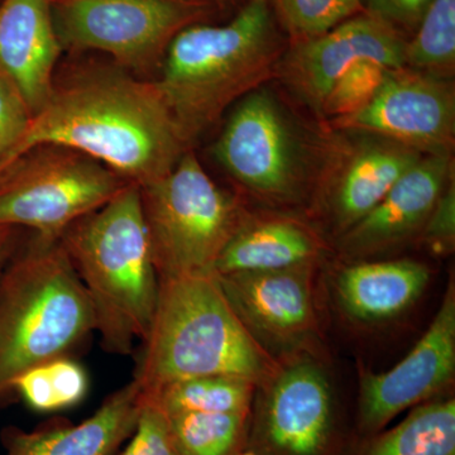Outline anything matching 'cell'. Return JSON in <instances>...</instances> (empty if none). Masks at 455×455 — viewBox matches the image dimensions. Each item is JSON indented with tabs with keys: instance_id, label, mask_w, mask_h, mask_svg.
<instances>
[{
	"instance_id": "cell-1",
	"label": "cell",
	"mask_w": 455,
	"mask_h": 455,
	"mask_svg": "<svg viewBox=\"0 0 455 455\" xmlns=\"http://www.w3.org/2000/svg\"><path fill=\"white\" fill-rule=\"evenodd\" d=\"M41 145L82 152L140 187L166 176L188 151L157 83L109 68L55 83L25 137L0 161V173Z\"/></svg>"
},
{
	"instance_id": "cell-2",
	"label": "cell",
	"mask_w": 455,
	"mask_h": 455,
	"mask_svg": "<svg viewBox=\"0 0 455 455\" xmlns=\"http://www.w3.org/2000/svg\"><path fill=\"white\" fill-rule=\"evenodd\" d=\"M284 41L268 0H245L223 26H188L171 41L156 80L188 146L228 108L276 76Z\"/></svg>"
},
{
	"instance_id": "cell-3",
	"label": "cell",
	"mask_w": 455,
	"mask_h": 455,
	"mask_svg": "<svg viewBox=\"0 0 455 455\" xmlns=\"http://www.w3.org/2000/svg\"><path fill=\"white\" fill-rule=\"evenodd\" d=\"M60 242L88 292L104 349L131 355L134 340L148 335L160 289L140 185L128 182Z\"/></svg>"
},
{
	"instance_id": "cell-4",
	"label": "cell",
	"mask_w": 455,
	"mask_h": 455,
	"mask_svg": "<svg viewBox=\"0 0 455 455\" xmlns=\"http://www.w3.org/2000/svg\"><path fill=\"white\" fill-rule=\"evenodd\" d=\"M136 379L142 394L204 376L253 381L263 361L215 275L161 278Z\"/></svg>"
},
{
	"instance_id": "cell-5",
	"label": "cell",
	"mask_w": 455,
	"mask_h": 455,
	"mask_svg": "<svg viewBox=\"0 0 455 455\" xmlns=\"http://www.w3.org/2000/svg\"><path fill=\"white\" fill-rule=\"evenodd\" d=\"M92 331V301L60 238L36 235L0 271V398L18 376L66 357Z\"/></svg>"
},
{
	"instance_id": "cell-6",
	"label": "cell",
	"mask_w": 455,
	"mask_h": 455,
	"mask_svg": "<svg viewBox=\"0 0 455 455\" xmlns=\"http://www.w3.org/2000/svg\"><path fill=\"white\" fill-rule=\"evenodd\" d=\"M140 188L158 280L214 275L220 253L245 221L235 197L212 182L190 151L166 176Z\"/></svg>"
},
{
	"instance_id": "cell-7",
	"label": "cell",
	"mask_w": 455,
	"mask_h": 455,
	"mask_svg": "<svg viewBox=\"0 0 455 455\" xmlns=\"http://www.w3.org/2000/svg\"><path fill=\"white\" fill-rule=\"evenodd\" d=\"M128 182L94 158L56 145L33 147L0 173V227L59 239Z\"/></svg>"
},
{
	"instance_id": "cell-8",
	"label": "cell",
	"mask_w": 455,
	"mask_h": 455,
	"mask_svg": "<svg viewBox=\"0 0 455 455\" xmlns=\"http://www.w3.org/2000/svg\"><path fill=\"white\" fill-rule=\"evenodd\" d=\"M61 44L106 52L124 68L163 64L171 41L208 16V0H51Z\"/></svg>"
},
{
	"instance_id": "cell-9",
	"label": "cell",
	"mask_w": 455,
	"mask_h": 455,
	"mask_svg": "<svg viewBox=\"0 0 455 455\" xmlns=\"http://www.w3.org/2000/svg\"><path fill=\"white\" fill-rule=\"evenodd\" d=\"M309 148L283 104L265 86L236 103L214 147L218 163L245 188L276 202L300 196Z\"/></svg>"
},
{
	"instance_id": "cell-10",
	"label": "cell",
	"mask_w": 455,
	"mask_h": 455,
	"mask_svg": "<svg viewBox=\"0 0 455 455\" xmlns=\"http://www.w3.org/2000/svg\"><path fill=\"white\" fill-rule=\"evenodd\" d=\"M331 124L337 131L376 134L421 155H453L454 84L406 66L390 68L364 109Z\"/></svg>"
},
{
	"instance_id": "cell-11",
	"label": "cell",
	"mask_w": 455,
	"mask_h": 455,
	"mask_svg": "<svg viewBox=\"0 0 455 455\" xmlns=\"http://www.w3.org/2000/svg\"><path fill=\"white\" fill-rule=\"evenodd\" d=\"M406 38L370 14L361 13L309 40L290 42L276 76L302 104L322 112L331 86L362 60L405 68Z\"/></svg>"
},
{
	"instance_id": "cell-12",
	"label": "cell",
	"mask_w": 455,
	"mask_h": 455,
	"mask_svg": "<svg viewBox=\"0 0 455 455\" xmlns=\"http://www.w3.org/2000/svg\"><path fill=\"white\" fill-rule=\"evenodd\" d=\"M334 406L324 373L309 362L287 368L271 387L251 449L259 455H333Z\"/></svg>"
},
{
	"instance_id": "cell-13",
	"label": "cell",
	"mask_w": 455,
	"mask_h": 455,
	"mask_svg": "<svg viewBox=\"0 0 455 455\" xmlns=\"http://www.w3.org/2000/svg\"><path fill=\"white\" fill-rule=\"evenodd\" d=\"M455 368V299L447 293L442 307L415 348L385 373L367 374L362 383L361 424L377 433L403 410L436 394Z\"/></svg>"
},
{
	"instance_id": "cell-14",
	"label": "cell",
	"mask_w": 455,
	"mask_h": 455,
	"mask_svg": "<svg viewBox=\"0 0 455 455\" xmlns=\"http://www.w3.org/2000/svg\"><path fill=\"white\" fill-rule=\"evenodd\" d=\"M349 145L326 164L331 212L344 233L372 211L425 155L376 134L348 132Z\"/></svg>"
},
{
	"instance_id": "cell-15",
	"label": "cell",
	"mask_w": 455,
	"mask_h": 455,
	"mask_svg": "<svg viewBox=\"0 0 455 455\" xmlns=\"http://www.w3.org/2000/svg\"><path fill=\"white\" fill-rule=\"evenodd\" d=\"M453 176V155L423 156L363 220L344 233V250L353 254L373 252L414 235L424 228Z\"/></svg>"
},
{
	"instance_id": "cell-16",
	"label": "cell",
	"mask_w": 455,
	"mask_h": 455,
	"mask_svg": "<svg viewBox=\"0 0 455 455\" xmlns=\"http://www.w3.org/2000/svg\"><path fill=\"white\" fill-rule=\"evenodd\" d=\"M61 50L51 0H3L0 74L17 86L33 116L52 92Z\"/></svg>"
},
{
	"instance_id": "cell-17",
	"label": "cell",
	"mask_w": 455,
	"mask_h": 455,
	"mask_svg": "<svg viewBox=\"0 0 455 455\" xmlns=\"http://www.w3.org/2000/svg\"><path fill=\"white\" fill-rule=\"evenodd\" d=\"M142 388L136 379L114 392L80 424L51 421L36 430H2L5 455H116L136 429Z\"/></svg>"
},
{
	"instance_id": "cell-18",
	"label": "cell",
	"mask_w": 455,
	"mask_h": 455,
	"mask_svg": "<svg viewBox=\"0 0 455 455\" xmlns=\"http://www.w3.org/2000/svg\"><path fill=\"white\" fill-rule=\"evenodd\" d=\"M215 276L238 316L253 325L283 337L309 328L313 302L307 265Z\"/></svg>"
},
{
	"instance_id": "cell-19",
	"label": "cell",
	"mask_w": 455,
	"mask_h": 455,
	"mask_svg": "<svg viewBox=\"0 0 455 455\" xmlns=\"http://www.w3.org/2000/svg\"><path fill=\"white\" fill-rule=\"evenodd\" d=\"M429 268L411 259L359 263L338 278L343 307L361 320L390 319L418 300L429 281Z\"/></svg>"
},
{
	"instance_id": "cell-20",
	"label": "cell",
	"mask_w": 455,
	"mask_h": 455,
	"mask_svg": "<svg viewBox=\"0 0 455 455\" xmlns=\"http://www.w3.org/2000/svg\"><path fill=\"white\" fill-rule=\"evenodd\" d=\"M319 252L315 238L289 220L247 221L239 228L214 266V275L276 271L309 265Z\"/></svg>"
},
{
	"instance_id": "cell-21",
	"label": "cell",
	"mask_w": 455,
	"mask_h": 455,
	"mask_svg": "<svg viewBox=\"0 0 455 455\" xmlns=\"http://www.w3.org/2000/svg\"><path fill=\"white\" fill-rule=\"evenodd\" d=\"M361 455H455L453 398L418 407Z\"/></svg>"
},
{
	"instance_id": "cell-22",
	"label": "cell",
	"mask_w": 455,
	"mask_h": 455,
	"mask_svg": "<svg viewBox=\"0 0 455 455\" xmlns=\"http://www.w3.org/2000/svg\"><path fill=\"white\" fill-rule=\"evenodd\" d=\"M250 379L232 376H204L170 383L152 394H142L143 400L157 406L164 415L179 412L212 414H248Z\"/></svg>"
},
{
	"instance_id": "cell-23",
	"label": "cell",
	"mask_w": 455,
	"mask_h": 455,
	"mask_svg": "<svg viewBox=\"0 0 455 455\" xmlns=\"http://www.w3.org/2000/svg\"><path fill=\"white\" fill-rule=\"evenodd\" d=\"M247 415L179 412L166 418L182 455H238L245 439Z\"/></svg>"
},
{
	"instance_id": "cell-24",
	"label": "cell",
	"mask_w": 455,
	"mask_h": 455,
	"mask_svg": "<svg viewBox=\"0 0 455 455\" xmlns=\"http://www.w3.org/2000/svg\"><path fill=\"white\" fill-rule=\"evenodd\" d=\"M406 68L451 79L455 68V0H433L406 42Z\"/></svg>"
},
{
	"instance_id": "cell-25",
	"label": "cell",
	"mask_w": 455,
	"mask_h": 455,
	"mask_svg": "<svg viewBox=\"0 0 455 455\" xmlns=\"http://www.w3.org/2000/svg\"><path fill=\"white\" fill-rule=\"evenodd\" d=\"M85 370L73 359L60 357L29 368L17 377L13 390L37 411H57L79 403L88 392Z\"/></svg>"
},
{
	"instance_id": "cell-26",
	"label": "cell",
	"mask_w": 455,
	"mask_h": 455,
	"mask_svg": "<svg viewBox=\"0 0 455 455\" xmlns=\"http://www.w3.org/2000/svg\"><path fill=\"white\" fill-rule=\"evenodd\" d=\"M290 42L309 40L363 13L359 0H268Z\"/></svg>"
},
{
	"instance_id": "cell-27",
	"label": "cell",
	"mask_w": 455,
	"mask_h": 455,
	"mask_svg": "<svg viewBox=\"0 0 455 455\" xmlns=\"http://www.w3.org/2000/svg\"><path fill=\"white\" fill-rule=\"evenodd\" d=\"M388 70L390 68L373 60L355 62L331 86L320 116L331 122L361 112L381 88Z\"/></svg>"
},
{
	"instance_id": "cell-28",
	"label": "cell",
	"mask_w": 455,
	"mask_h": 455,
	"mask_svg": "<svg viewBox=\"0 0 455 455\" xmlns=\"http://www.w3.org/2000/svg\"><path fill=\"white\" fill-rule=\"evenodd\" d=\"M131 438L124 451L116 455H182L171 433L166 415L143 397L136 429Z\"/></svg>"
},
{
	"instance_id": "cell-29",
	"label": "cell",
	"mask_w": 455,
	"mask_h": 455,
	"mask_svg": "<svg viewBox=\"0 0 455 455\" xmlns=\"http://www.w3.org/2000/svg\"><path fill=\"white\" fill-rule=\"evenodd\" d=\"M33 118L20 90L0 74V161L25 137Z\"/></svg>"
},
{
	"instance_id": "cell-30",
	"label": "cell",
	"mask_w": 455,
	"mask_h": 455,
	"mask_svg": "<svg viewBox=\"0 0 455 455\" xmlns=\"http://www.w3.org/2000/svg\"><path fill=\"white\" fill-rule=\"evenodd\" d=\"M364 13L396 29L409 40L433 0H359Z\"/></svg>"
},
{
	"instance_id": "cell-31",
	"label": "cell",
	"mask_w": 455,
	"mask_h": 455,
	"mask_svg": "<svg viewBox=\"0 0 455 455\" xmlns=\"http://www.w3.org/2000/svg\"><path fill=\"white\" fill-rule=\"evenodd\" d=\"M455 180L454 176L443 190L424 226V235L429 243L440 250H449L455 238Z\"/></svg>"
},
{
	"instance_id": "cell-32",
	"label": "cell",
	"mask_w": 455,
	"mask_h": 455,
	"mask_svg": "<svg viewBox=\"0 0 455 455\" xmlns=\"http://www.w3.org/2000/svg\"><path fill=\"white\" fill-rule=\"evenodd\" d=\"M13 227H0V271L11 257Z\"/></svg>"
},
{
	"instance_id": "cell-33",
	"label": "cell",
	"mask_w": 455,
	"mask_h": 455,
	"mask_svg": "<svg viewBox=\"0 0 455 455\" xmlns=\"http://www.w3.org/2000/svg\"><path fill=\"white\" fill-rule=\"evenodd\" d=\"M238 455H259L257 453H254L253 451H242L241 453H239Z\"/></svg>"
},
{
	"instance_id": "cell-34",
	"label": "cell",
	"mask_w": 455,
	"mask_h": 455,
	"mask_svg": "<svg viewBox=\"0 0 455 455\" xmlns=\"http://www.w3.org/2000/svg\"><path fill=\"white\" fill-rule=\"evenodd\" d=\"M215 2H229V0H215Z\"/></svg>"
}]
</instances>
